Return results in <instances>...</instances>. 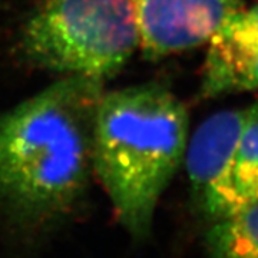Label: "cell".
Listing matches in <instances>:
<instances>
[{
    "mask_svg": "<svg viewBox=\"0 0 258 258\" xmlns=\"http://www.w3.org/2000/svg\"><path fill=\"white\" fill-rule=\"evenodd\" d=\"M258 89V5L241 8L207 42L201 93L217 98Z\"/></svg>",
    "mask_w": 258,
    "mask_h": 258,
    "instance_id": "cell-6",
    "label": "cell"
},
{
    "mask_svg": "<svg viewBox=\"0 0 258 258\" xmlns=\"http://www.w3.org/2000/svg\"><path fill=\"white\" fill-rule=\"evenodd\" d=\"M204 241L208 258H258V203L210 222Z\"/></svg>",
    "mask_w": 258,
    "mask_h": 258,
    "instance_id": "cell-7",
    "label": "cell"
},
{
    "mask_svg": "<svg viewBox=\"0 0 258 258\" xmlns=\"http://www.w3.org/2000/svg\"><path fill=\"white\" fill-rule=\"evenodd\" d=\"M235 182L247 204L258 203V119L241 137L235 158Z\"/></svg>",
    "mask_w": 258,
    "mask_h": 258,
    "instance_id": "cell-8",
    "label": "cell"
},
{
    "mask_svg": "<svg viewBox=\"0 0 258 258\" xmlns=\"http://www.w3.org/2000/svg\"><path fill=\"white\" fill-rule=\"evenodd\" d=\"M186 145L188 112L166 86L144 83L102 93L93 129V174L134 238L149 235Z\"/></svg>",
    "mask_w": 258,
    "mask_h": 258,
    "instance_id": "cell-2",
    "label": "cell"
},
{
    "mask_svg": "<svg viewBox=\"0 0 258 258\" xmlns=\"http://www.w3.org/2000/svg\"><path fill=\"white\" fill-rule=\"evenodd\" d=\"M139 47L149 59L207 45L244 0H131Z\"/></svg>",
    "mask_w": 258,
    "mask_h": 258,
    "instance_id": "cell-5",
    "label": "cell"
},
{
    "mask_svg": "<svg viewBox=\"0 0 258 258\" xmlns=\"http://www.w3.org/2000/svg\"><path fill=\"white\" fill-rule=\"evenodd\" d=\"M139 47L131 0H43L22 32L33 63L68 76L103 79Z\"/></svg>",
    "mask_w": 258,
    "mask_h": 258,
    "instance_id": "cell-3",
    "label": "cell"
},
{
    "mask_svg": "<svg viewBox=\"0 0 258 258\" xmlns=\"http://www.w3.org/2000/svg\"><path fill=\"white\" fill-rule=\"evenodd\" d=\"M255 119L258 103L217 112L195 129L186 145L194 201L210 222L248 205L237 188L235 158L244 131Z\"/></svg>",
    "mask_w": 258,
    "mask_h": 258,
    "instance_id": "cell-4",
    "label": "cell"
},
{
    "mask_svg": "<svg viewBox=\"0 0 258 258\" xmlns=\"http://www.w3.org/2000/svg\"><path fill=\"white\" fill-rule=\"evenodd\" d=\"M102 85L71 75L0 116V211L40 224L71 211L85 195Z\"/></svg>",
    "mask_w": 258,
    "mask_h": 258,
    "instance_id": "cell-1",
    "label": "cell"
}]
</instances>
